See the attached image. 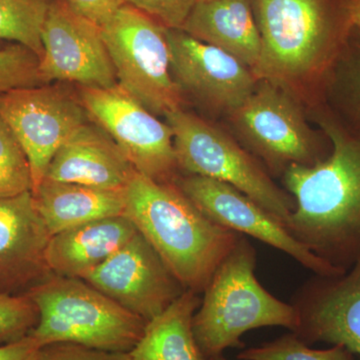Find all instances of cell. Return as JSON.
I'll use <instances>...</instances> for the list:
<instances>
[{
	"label": "cell",
	"mask_w": 360,
	"mask_h": 360,
	"mask_svg": "<svg viewBox=\"0 0 360 360\" xmlns=\"http://www.w3.org/2000/svg\"><path fill=\"white\" fill-rule=\"evenodd\" d=\"M319 123L331 142L326 160L283 175L295 210L286 229L326 264L345 272L360 260V131L333 113Z\"/></svg>",
	"instance_id": "6da1fadb"
},
{
	"label": "cell",
	"mask_w": 360,
	"mask_h": 360,
	"mask_svg": "<svg viewBox=\"0 0 360 360\" xmlns=\"http://www.w3.org/2000/svg\"><path fill=\"white\" fill-rule=\"evenodd\" d=\"M123 214L184 290L198 295L241 236L208 219L174 184L158 182L137 172L125 188Z\"/></svg>",
	"instance_id": "7a4b0ae2"
},
{
	"label": "cell",
	"mask_w": 360,
	"mask_h": 360,
	"mask_svg": "<svg viewBox=\"0 0 360 360\" xmlns=\"http://www.w3.org/2000/svg\"><path fill=\"white\" fill-rule=\"evenodd\" d=\"M262 41L258 79L329 75L352 30L342 0H255Z\"/></svg>",
	"instance_id": "3957f363"
},
{
	"label": "cell",
	"mask_w": 360,
	"mask_h": 360,
	"mask_svg": "<svg viewBox=\"0 0 360 360\" xmlns=\"http://www.w3.org/2000/svg\"><path fill=\"white\" fill-rule=\"evenodd\" d=\"M257 250L241 234L233 250L210 279L194 314L193 328L201 352L208 359L229 348L243 347L248 331L266 326L297 328L291 303L269 292L255 276Z\"/></svg>",
	"instance_id": "277c9868"
},
{
	"label": "cell",
	"mask_w": 360,
	"mask_h": 360,
	"mask_svg": "<svg viewBox=\"0 0 360 360\" xmlns=\"http://www.w3.org/2000/svg\"><path fill=\"white\" fill-rule=\"evenodd\" d=\"M25 293L39 310L30 335L40 347L72 343L130 352L148 323L79 278L51 274Z\"/></svg>",
	"instance_id": "5b68a950"
},
{
	"label": "cell",
	"mask_w": 360,
	"mask_h": 360,
	"mask_svg": "<svg viewBox=\"0 0 360 360\" xmlns=\"http://www.w3.org/2000/svg\"><path fill=\"white\" fill-rule=\"evenodd\" d=\"M165 116L174 132L180 170L236 187L288 226L295 210V198L277 186L259 160L198 116L181 108Z\"/></svg>",
	"instance_id": "8992f818"
},
{
	"label": "cell",
	"mask_w": 360,
	"mask_h": 360,
	"mask_svg": "<svg viewBox=\"0 0 360 360\" xmlns=\"http://www.w3.org/2000/svg\"><path fill=\"white\" fill-rule=\"evenodd\" d=\"M101 27L118 85L155 115L181 108L182 91L170 68L167 28L127 4Z\"/></svg>",
	"instance_id": "52a82bcc"
},
{
	"label": "cell",
	"mask_w": 360,
	"mask_h": 360,
	"mask_svg": "<svg viewBox=\"0 0 360 360\" xmlns=\"http://www.w3.org/2000/svg\"><path fill=\"white\" fill-rule=\"evenodd\" d=\"M229 116L269 174L283 175L292 165L311 167L330 155L331 142L315 136L297 104L276 82L258 80Z\"/></svg>",
	"instance_id": "ba28073f"
},
{
	"label": "cell",
	"mask_w": 360,
	"mask_h": 360,
	"mask_svg": "<svg viewBox=\"0 0 360 360\" xmlns=\"http://www.w3.org/2000/svg\"><path fill=\"white\" fill-rule=\"evenodd\" d=\"M80 101L139 174L162 184L179 176L174 132L120 85L82 87Z\"/></svg>",
	"instance_id": "9c48e42d"
},
{
	"label": "cell",
	"mask_w": 360,
	"mask_h": 360,
	"mask_svg": "<svg viewBox=\"0 0 360 360\" xmlns=\"http://www.w3.org/2000/svg\"><path fill=\"white\" fill-rule=\"evenodd\" d=\"M0 116L25 150L33 191L44 180L56 151L87 122L89 113L68 90L39 85L0 94Z\"/></svg>",
	"instance_id": "30bf717a"
},
{
	"label": "cell",
	"mask_w": 360,
	"mask_h": 360,
	"mask_svg": "<svg viewBox=\"0 0 360 360\" xmlns=\"http://www.w3.org/2000/svg\"><path fill=\"white\" fill-rule=\"evenodd\" d=\"M41 39L39 75L44 84L61 80L99 89L118 84L101 26L75 11L68 0L51 2Z\"/></svg>",
	"instance_id": "8fae6325"
},
{
	"label": "cell",
	"mask_w": 360,
	"mask_h": 360,
	"mask_svg": "<svg viewBox=\"0 0 360 360\" xmlns=\"http://www.w3.org/2000/svg\"><path fill=\"white\" fill-rule=\"evenodd\" d=\"M174 184L203 214L220 226L283 251L314 274H342L317 257L293 238L283 224L236 187L193 174L180 175Z\"/></svg>",
	"instance_id": "7c38bea8"
},
{
	"label": "cell",
	"mask_w": 360,
	"mask_h": 360,
	"mask_svg": "<svg viewBox=\"0 0 360 360\" xmlns=\"http://www.w3.org/2000/svg\"><path fill=\"white\" fill-rule=\"evenodd\" d=\"M82 281L146 322L186 291L139 231Z\"/></svg>",
	"instance_id": "4fadbf2b"
},
{
	"label": "cell",
	"mask_w": 360,
	"mask_h": 360,
	"mask_svg": "<svg viewBox=\"0 0 360 360\" xmlns=\"http://www.w3.org/2000/svg\"><path fill=\"white\" fill-rule=\"evenodd\" d=\"M167 35L172 77L181 91L229 115L257 87L252 70L231 54L182 30L167 28Z\"/></svg>",
	"instance_id": "5bb4252c"
},
{
	"label": "cell",
	"mask_w": 360,
	"mask_h": 360,
	"mask_svg": "<svg viewBox=\"0 0 360 360\" xmlns=\"http://www.w3.org/2000/svg\"><path fill=\"white\" fill-rule=\"evenodd\" d=\"M290 303L298 317L291 333L307 345H340L360 356V260L342 274H314Z\"/></svg>",
	"instance_id": "9a60e30c"
},
{
	"label": "cell",
	"mask_w": 360,
	"mask_h": 360,
	"mask_svg": "<svg viewBox=\"0 0 360 360\" xmlns=\"http://www.w3.org/2000/svg\"><path fill=\"white\" fill-rule=\"evenodd\" d=\"M51 238L32 191L0 198V293L27 291L52 274L46 262Z\"/></svg>",
	"instance_id": "2e32d148"
},
{
	"label": "cell",
	"mask_w": 360,
	"mask_h": 360,
	"mask_svg": "<svg viewBox=\"0 0 360 360\" xmlns=\"http://www.w3.org/2000/svg\"><path fill=\"white\" fill-rule=\"evenodd\" d=\"M135 174L136 170L110 135L86 122L56 151L44 179L97 188L125 189Z\"/></svg>",
	"instance_id": "e0dca14e"
},
{
	"label": "cell",
	"mask_w": 360,
	"mask_h": 360,
	"mask_svg": "<svg viewBox=\"0 0 360 360\" xmlns=\"http://www.w3.org/2000/svg\"><path fill=\"white\" fill-rule=\"evenodd\" d=\"M136 233L124 214L71 227L51 236L47 265L52 274L84 279Z\"/></svg>",
	"instance_id": "ac0fdd59"
},
{
	"label": "cell",
	"mask_w": 360,
	"mask_h": 360,
	"mask_svg": "<svg viewBox=\"0 0 360 360\" xmlns=\"http://www.w3.org/2000/svg\"><path fill=\"white\" fill-rule=\"evenodd\" d=\"M231 54L255 73L262 41L248 0H200L181 28Z\"/></svg>",
	"instance_id": "d6986e66"
},
{
	"label": "cell",
	"mask_w": 360,
	"mask_h": 360,
	"mask_svg": "<svg viewBox=\"0 0 360 360\" xmlns=\"http://www.w3.org/2000/svg\"><path fill=\"white\" fill-rule=\"evenodd\" d=\"M32 193L37 212L51 236L124 213L125 189L97 188L44 179Z\"/></svg>",
	"instance_id": "ffe728a7"
},
{
	"label": "cell",
	"mask_w": 360,
	"mask_h": 360,
	"mask_svg": "<svg viewBox=\"0 0 360 360\" xmlns=\"http://www.w3.org/2000/svg\"><path fill=\"white\" fill-rule=\"evenodd\" d=\"M200 295L186 290L162 314L146 323L129 352L132 360H210L201 352L193 328Z\"/></svg>",
	"instance_id": "44dd1931"
},
{
	"label": "cell",
	"mask_w": 360,
	"mask_h": 360,
	"mask_svg": "<svg viewBox=\"0 0 360 360\" xmlns=\"http://www.w3.org/2000/svg\"><path fill=\"white\" fill-rule=\"evenodd\" d=\"M329 75L333 101L340 112L335 115L349 129L360 131V26H352Z\"/></svg>",
	"instance_id": "7402d4cb"
},
{
	"label": "cell",
	"mask_w": 360,
	"mask_h": 360,
	"mask_svg": "<svg viewBox=\"0 0 360 360\" xmlns=\"http://www.w3.org/2000/svg\"><path fill=\"white\" fill-rule=\"evenodd\" d=\"M49 0H0V40H11L44 56L42 27L49 13Z\"/></svg>",
	"instance_id": "603a6c76"
},
{
	"label": "cell",
	"mask_w": 360,
	"mask_h": 360,
	"mask_svg": "<svg viewBox=\"0 0 360 360\" xmlns=\"http://www.w3.org/2000/svg\"><path fill=\"white\" fill-rule=\"evenodd\" d=\"M239 360H355L354 354L343 345L328 349H314L295 333H288L259 347L243 350Z\"/></svg>",
	"instance_id": "cb8c5ba5"
},
{
	"label": "cell",
	"mask_w": 360,
	"mask_h": 360,
	"mask_svg": "<svg viewBox=\"0 0 360 360\" xmlns=\"http://www.w3.org/2000/svg\"><path fill=\"white\" fill-rule=\"evenodd\" d=\"M32 191V170L25 150L0 116V198Z\"/></svg>",
	"instance_id": "d4e9b609"
},
{
	"label": "cell",
	"mask_w": 360,
	"mask_h": 360,
	"mask_svg": "<svg viewBox=\"0 0 360 360\" xmlns=\"http://www.w3.org/2000/svg\"><path fill=\"white\" fill-rule=\"evenodd\" d=\"M42 84L37 54L20 44L0 49V94Z\"/></svg>",
	"instance_id": "484cf974"
},
{
	"label": "cell",
	"mask_w": 360,
	"mask_h": 360,
	"mask_svg": "<svg viewBox=\"0 0 360 360\" xmlns=\"http://www.w3.org/2000/svg\"><path fill=\"white\" fill-rule=\"evenodd\" d=\"M39 322V310L26 293H0V345L21 340Z\"/></svg>",
	"instance_id": "4316f807"
},
{
	"label": "cell",
	"mask_w": 360,
	"mask_h": 360,
	"mask_svg": "<svg viewBox=\"0 0 360 360\" xmlns=\"http://www.w3.org/2000/svg\"><path fill=\"white\" fill-rule=\"evenodd\" d=\"M168 30H181L198 0H120Z\"/></svg>",
	"instance_id": "83f0119b"
},
{
	"label": "cell",
	"mask_w": 360,
	"mask_h": 360,
	"mask_svg": "<svg viewBox=\"0 0 360 360\" xmlns=\"http://www.w3.org/2000/svg\"><path fill=\"white\" fill-rule=\"evenodd\" d=\"M37 360H132L129 352H113L72 345L54 343L40 348Z\"/></svg>",
	"instance_id": "f1b7e54d"
},
{
	"label": "cell",
	"mask_w": 360,
	"mask_h": 360,
	"mask_svg": "<svg viewBox=\"0 0 360 360\" xmlns=\"http://www.w3.org/2000/svg\"><path fill=\"white\" fill-rule=\"evenodd\" d=\"M71 6L85 18L103 26L122 6L120 0H68Z\"/></svg>",
	"instance_id": "f546056e"
},
{
	"label": "cell",
	"mask_w": 360,
	"mask_h": 360,
	"mask_svg": "<svg viewBox=\"0 0 360 360\" xmlns=\"http://www.w3.org/2000/svg\"><path fill=\"white\" fill-rule=\"evenodd\" d=\"M40 348L28 335L16 342L0 345V360H37Z\"/></svg>",
	"instance_id": "4dcf8cb0"
},
{
	"label": "cell",
	"mask_w": 360,
	"mask_h": 360,
	"mask_svg": "<svg viewBox=\"0 0 360 360\" xmlns=\"http://www.w3.org/2000/svg\"><path fill=\"white\" fill-rule=\"evenodd\" d=\"M352 26H360V0H342Z\"/></svg>",
	"instance_id": "1f68e13d"
},
{
	"label": "cell",
	"mask_w": 360,
	"mask_h": 360,
	"mask_svg": "<svg viewBox=\"0 0 360 360\" xmlns=\"http://www.w3.org/2000/svg\"><path fill=\"white\" fill-rule=\"evenodd\" d=\"M210 360H229L227 359H225L224 356V354L221 355H217V356L212 357V359H210Z\"/></svg>",
	"instance_id": "d6a6232c"
},
{
	"label": "cell",
	"mask_w": 360,
	"mask_h": 360,
	"mask_svg": "<svg viewBox=\"0 0 360 360\" xmlns=\"http://www.w3.org/2000/svg\"><path fill=\"white\" fill-rule=\"evenodd\" d=\"M198 1H200V0H198Z\"/></svg>",
	"instance_id": "836d02e7"
}]
</instances>
